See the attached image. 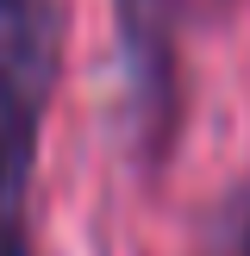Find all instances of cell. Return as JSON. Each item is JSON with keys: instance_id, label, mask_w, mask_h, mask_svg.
Wrapping results in <instances>:
<instances>
[{"instance_id": "cell-1", "label": "cell", "mask_w": 250, "mask_h": 256, "mask_svg": "<svg viewBox=\"0 0 250 256\" xmlns=\"http://www.w3.org/2000/svg\"><path fill=\"white\" fill-rule=\"evenodd\" d=\"M69 0H0V238H32V175L62 82Z\"/></svg>"}, {"instance_id": "cell-4", "label": "cell", "mask_w": 250, "mask_h": 256, "mask_svg": "<svg viewBox=\"0 0 250 256\" xmlns=\"http://www.w3.org/2000/svg\"><path fill=\"white\" fill-rule=\"evenodd\" d=\"M0 256H32V238H0Z\"/></svg>"}, {"instance_id": "cell-3", "label": "cell", "mask_w": 250, "mask_h": 256, "mask_svg": "<svg viewBox=\"0 0 250 256\" xmlns=\"http://www.w3.org/2000/svg\"><path fill=\"white\" fill-rule=\"evenodd\" d=\"M206 256H250V188H232L212 212Z\"/></svg>"}, {"instance_id": "cell-2", "label": "cell", "mask_w": 250, "mask_h": 256, "mask_svg": "<svg viewBox=\"0 0 250 256\" xmlns=\"http://www.w3.org/2000/svg\"><path fill=\"white\" fill-rule=\"evenodd\" d=\"M182 12L188 0H112L132 94V150L144 162L169 156V138L182 125Z\"/></svg>"}]
</instances>
